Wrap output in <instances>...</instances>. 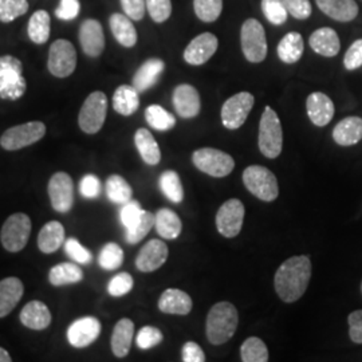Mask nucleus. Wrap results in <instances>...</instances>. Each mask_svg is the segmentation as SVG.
<instances>
[{"instance_id":"1","label":"nucleus","mask_w":362,"mask_h":362,"mask_svg":"<svg viewBox=\"0 0 362 362\" xmlns=\"http://www.w3.org/2000/svg\"><path fill=\"white\" fill-rule=\"evenodd\" d=\"M310 278L311 262L309 257L300 255L288 258L275 272V291L284 302L293 303L306 293Z\"/></svg>"},{"instance_id":"2","label":"nucleus","mask_w":362,"mask_h":362,"mask_svg":"<svg viewBox=\"0 0 362 362\" xmlns=\"http://www.w3.org/2000/svg\"><path fill=\"white\" fill-rule=\"evenodd\" d=\"M239 315L233 303L219 302L208 313L206 332L208 341L212 345H223L228 342L238 330Z\"/></svg>"},{"instance_id":"3","label":"nucleus","mask_w":362,"mask_h":362,"mask_svg":"<svg viewBox=\"0 0 362 362\" xmlns=\"http://www.w3.org/2000/svg\"><path fill=\"white\" fill-rule=\"evenodd\" d=\"M27 90L23 65L13 55L0 57V100H21Z\"/></svg>"},{"instance_id":"4","label":"nucleus","mask_w":362,"mask_h":362,"mask_svg":"<svg viewBox=\"0 0 362 362\" xmlns=\"http://www.w3.org/2000/svg\"><path fill=\"white\" fill-rule=\"evenodd\" d=\"M258 145L262 155L267 158H276L284 148V132L281 119L270 106H266L260 118Z\"/></svg>"},{"instance_id":"5","label":"nucleus","mask_w":362,"mask_h":362,"mask_svg":"<svg viewBox=\"0 0 362 362\" xmlns=\"http://www.w3.org/2000/svg\"><path fill=\"white\" fill-rule=\"evenodd\" d=\"M243 182L247 189L263 202H274L279 194L275 175L262 165H251L243 172Z\"/></svg>"},{"instance_id":"6","label":"nucleus","mask_w":362,"mask_h":362,"mask_svg":"<svg viewBox=\"0 0 362 362\" xmlns=\"http://www.w3.org/2000/svg\"><path fill=\"white\" fill-rule=\"evenodd\" d=\"M107 115V98L103 91H94L85 100L79 110L78 124L82 132L95 134L104 127Z\"/></svg>"},{"instance_id":"7","label":"nucleus","mask_w":362,"mask_h":362,"mask_svg":"<svg viewBox=\"0 0 362 362\" xmlns=\"http://www.w3.org/2000/svg\"><path fill=\"white\" fill-rule=\"evenodd\" d=\"M242 50L251 64L263 62L267 55V39L264 28L257 19H247L240 30Z\"/></svg>"},{"instance_id":"8","label":"nucleus","mask_w":362,"mask_h":362,"mask_svg":"<svg viewBox=\"0 0 362 362\" xmlns=\"http://www.w3.org/2000/svg\"><path fill=\"white\" fill-rule=\"evenodd\" d=\"M192 163L200 172L212 177H226L235 168V161L231 156L214 148L194 151Z\"/></svg>"},{"instance_id":"9","label":"nucleus","mask_w":362,"mask_h":362,"mask_svg":"<svg viewBox=\"0 0 362 362\" xmlns=\"http://www.w3.org/2000/svg\"><path fill=\"white\" fill-rule=\"evenodd\" d=\"M46 134V127L40 121H31L6 130L0 137V145L6 151H18L38 143Z\"/></svg>"},{"instance_id":"10","label":"nucleus","mask_w":362,"mask_h":362,"mask_svg":"<svg viewBox=\"0 0 362 362\" xmlns=\"http://www.w3.org/2000/svg\"><path fill=\"white\" fill-rule=\"evenodd\" d=\"M31 233V220L26 214H13L4 221L0 233L3 247L10 252H18L26 247Z\"/></svg>"},{"instance_id":"11","label":"nucleus","mask_w":362,"mask_h":362,"mask_svg":"<svg viewBox=\"0 0 362 362\" xmlns=\"http://www.w3.org/2000/svg\"><path fill=\"white\" fill-rule=\"evenodd\" d=\"M47 67L54 77L71 76L77 67V52L73 43L66 39L55 40L49 50Z\"/></svg>"},{"instance_id":"12","label":"nucleus","mask_w":362,"mask_h":362,"mask_svg":"<svg viewBox=\"0 0 362 362\" xmlns=\"http://www.w3.org/2000/svg\"><path fill=\"white\" fill-rule=\"evenodd\" d=\"M255 98L251 93L242 91L228 98L221 107V122L230 130L239 129L250 115Z\"/></svg>"},{"instance_id":"13","label":"nucleus","mask_w":362,"mask_h":362,"mask_svg":"<svg viewBox=\"0 0 362 362\" xmlns=\"http://www.w3.org/2000/svg\"><path fill=\"white\" fill-rule=\"evenodd\" d=\"M245 212H246L245 204L240 200L231 199V200L226 202L216 214L218 231L224 238L231 239V238L238 236L243 227Z\"/></svg>"},{"instance_id":"14","label":"nucleus","mask_w":362,"mask_h":362,"mask_svg":"<svg viewBox=\"0 0 362 362\" xmlns=\"http://www.w3.org/2000/svg\"><path fill=\"white\" fill-rule=\"evenodd\" d=\"M49 196L57 212L66 214L74 204V184L66 172H57L49 181Z\"/></svg>"},{"instance_id":"15","label":"nucleus","mask_w":362,"mask_h":362,"mask_svg":"<svg viewBox=\"0 0 362 362\" xmlns=\"http://www.w3.org/2000/svg\"><path fill=\"white\" fill-rule=\"evenodd\" d=\"M101 334V322L95 317L78 318L67 329V341L74 348H86Z\"/></svg>"},{"instance_id":"16","label":"nucleus","mask_w":362,"mask_h":362,"mask_svg":"<svg viewBox=\"0 0 362 362\" xmlns=\"http://www.w3.org/2000/svg\"><path fill=\"white\" fill-rule=\"evenodd\" d=\"M219 46L218 38L211 33H203L192 39L184 50V61L192 66L204 65L216 52Z\"/></svg>"},{"instance_id":"17","label":"nucleus","mask_w":362,"mask_h":362,"mask_svg":"<svg viewBox=\"0 0 362 362\" xmlns=\"http://www.w3.org/2000/svg\"><path fill=\"white\" fill-rule=\"evenodd\" d=\"M168 259V246L158 239L149 240L136 258V267L143 272L158 270Z\"/></svg>"},{"instance_id":"18","label":"nucleus","mask_w":362,"mask_h":362,"mask_svg":"<svg viewBox=\"0 0 362 362\" xmlns=\"http://www.w3.org/2000/svg\"><path fill=\"white\" fill-rule=\"evenodd\" d=\"M79 43L91 58L100 57L105 49L104 28L95 19H88L79 27Z\"/></svg>"},{"instance_id":"19","label":"nucleus","mask_w":362,"mask_h":362,"mask_svg":"<svg viewBox=\"0 0 362 362\" xmlns=\"http://www.w3.org/2000/svg\"><path fill=\"white\" fill-rule=\"evenodd\" d=\"M306 110L311 122L315 127H326L334 117V104L324 93H313L308 97Z\"/></svg>"},{"instance_id":"20","label":"nucleus","mask_w":362,"mask_h":362,"mask_svg":"<svg viewBox=\"0 0 362 362\" xmlns=\"http://www.w3.org/2000/svg\"><path fill=\"white\" fill-rule=\"evenodd\" d=\"M172 101L177 115L182 118H194L200 112V95L191 85H179L173 91Z\"/></svg>"},{"instance_id":"21","label":"nucleus","mask_w":362,"mask_h":362,"mask_svg":"<svg viewBox=\"0 0 362 362\" xmlns=\"http://www.w3.org/2000/svg\"><path fill=\"white\" fill-rule=\"evenodd\" d=\"M164 69H165V64L158 58H151L145 61L143 65L139 67V70L133 77L134 89L139 93H144L153 88L158 82L161 74L164 73Z\"/></svg>"},{"instance_id":"22","label":"nucleus","mask_w":362,"mask_h":362,"mask_svg":"<svg viewBox=\"0 0 362 362\" xmlns=\"http://www.w3.org/2000/svg\"><path fill=\"white\" fill-rule=\"evenodd\" d=\"M158 309L165 314L187 315L192 310V299L179 288H168L158 299Z\"/></svg>"},{"instance_id":"23","label":"nucleus","mask_w":362,"mask_h":362,"mask_svg":"<svg viewBox=\"0 0 362 362\" xmlns=\"http://www.w3.org/2000/svg\"><path fill=\"white\" fill-rule=\"evenodd\" d=\"M310 47L322 57H336L341 50V42L336 31L330 27H322L315 30L309 39Z\"/></svg>"},{"instance_id":"24","label":"nucleus","mask_w":362,"mask_h":362,"mask_svg":"<svg viewBox=\"0 0 362 362\" xmlns=\"http://www.w3.org/2000/svg\"><path fill=\"white\" fill-rule=\"evenodd\" d=\"M318 8L338 22H351L358 15L356 0H315Z\"/></svg>"},{"instance_id":"25","label":"nucleus","mask_w":362,"mask_h":362,"mask_svg":"<svg viewBox=\"0 0 362 362\" xmlns=\"http://www.w3.org/2000/svg\"><path fill=\"white\" fill-rule=\"evenodd\" d=\"M21 322L33 330H45L52 324V314L45 303L31 300L21 311Z\"/></svg>"},{"instance_id":"26","label":"nucleus","mask_w":362,"mask_h":362,"mask_svg":"<svg viewBox=\"0 0 362 362\" xmlns=\"http://www.w3.org/2000/svg\"><path fill=\"white\" fill-rule=\"evenodd\" d=\"M25 287L18 278H6L0 281V318L8 315L23 297Z\"/></svg>"},{"instance_id":"27","label":"nucleus","mask_w":362,"mask_h":362,"mask_svg":"<svg viewBox=\"0 0 362 362\" xmlns=\"http://www.w3.org/2000/svg\"><path fill=\"white\" fill-rule=\"evenodd\" d=\"M333 139L341 146H351L362 140V118L346 117L333 130Z\"/></svg>"},{"instance_id":"28","label":"nucleus","mask_w":362,"mask_h":362,"mask_svg":"<svg viewBox=\"0 0 362 362\" xmlns=\"http://www.w3.org/2000/svg\"><path fill=\"white\" fill-rule=\"evenodd\" d=\"M65 228L64 226L52 220L43 226L38 235L39 250L43 254H52L65 245Z\"/></svg>"},{"instance_id":"29","label":"nucleus","mask_w":362,"mask_h":362,"mask_svg":"<svg viewBox=\"0 0 362 362\" xmlns=\"http://www.w3.org/2000/svg\"><path fill=\"white\" fill-rule=\"evenodd\" d=\"M134 334V324L128 320L122 318L117 322L113 334H112V350L116 357H127L132 346V339Z\"/></svg>"},{"instance_id":"30","label":"nucleus","mask_w":362,"mask_h":362,"mask_svg":"<svg viewBox=\"0 0 362 362\" xmlns=\"http://www.w3.org/2000/svg\"><path fill=\"white\" fill-rule=\"evenodd\" d=\"M109 25L115 38L121 46L133 47L137 43V31L130 22L129 16L122 13H113L109 19Z\"/></svg>"},{"instance_id":"31","label":"nucleus","mask_w":362,"mask_h":362,"mask_svg":"<svg viewBox=\"0 0 362 362\" xmlns=\"http://www.w3.org/2000/svg\"><path fill=\"white\" fill-rule=\"evenodd\" d=\"M134 144L145 164L157 165L160 163L161 152L153 134L149 130L145 128L137 130L134 134Z\"/></svg>"},{"instance_id":"32","label":"nucleus","mask_w":362,"mask_h":362,"mask_svg":"<svg viewBox=\"0 0 362 362\" xmlns=\"http://www.w3.org/2000/svg\"><path fill=\"white\" fill-rule=\"evenodd\" d=\"M139 91L132 85H121L117 88L113 95V107L118 115L121 116H132L137 112L140 106V97Z\"/></svg>"},{"instance_id":"33","label":"nucleus","mask_w":362,"mask_h":362,"mask_svg":"<svg viewBox=\"0 0 362 362\" xmlns=\"http://www.w3.org/2000/svg\"><path fill=\"white\" fill-rule=\"evenodd\" d=\"M305 50V43L303 38L299 33H288L286 34L284 38L281 39L279 45H278V57L282 62H285L287 65H293L298 62Z\"/></svg>"},{"instance_id":"34","label":"nucleus","mask_w":362,"mask_h":362,"mask_svg":"<svg viewBox=\"0 0 362 362\" xmlns=\"http://www.w3.org/2000/svg\"><path fill=\"white\" fill-rule=\"evenodd\" d=\"M155 228L161 238L173 240L179 238L182 223L176 212L168 208H163L155 215Z\"/></svg>"},{"instance_id":"35","label":"nucleus","mask_w":362,"mask_h":362,"mask_svg":"<svg viewBox=\"0 0 362 362\" xmlns=\"http://www.w3.org/2000/svg\"><path fill=\"white\" fill-rule=\"evenodd\" d=\"M50 13L46 10H38L31 15L28 21V38L37 45H43L50 38Z\"/></svg>"},{"instance_id":"36","label":"nucleus","mask_w":362,"mask_h":362,"mask_svg":"<svg viewBox=\"0 0 362 362\" xmlns=\"http://www.w3.org/2000/svg\"><path fill=\"white\" fill-rule=\"evenodd\" d=\"M83 279V272L78 267L76 263H59L54 266L50 274L49 281L52 286H65L78 284Z\"/></svg>"},{"instance_id":"37","label":"nucleus","mask_w":362,"mask_h":362,"mask_svg":"<svg viewBox=\"0 0 362 362\" xmlns=\"http://www.w3.org/2000/svg\"><path fill=\"white\" fill-rule=\"evenodd\" d=\"M145 119L152 129L168 132L176 125V118L160 105H151L145 110Z\"/></svg>"},{"instance_id":"38","label":"nucleus","mask_w":362,"mask_h":362,"mask_svg":"<svg viewBox=\"0 0 362 362\" xmlns=\"http://www.w3.org/2000/svg\"><path fill=\"white\" fill-rule=\"evenodd\" d=\"M106 194L110 202L122 206L132 200L133 189L124 177L119 175H112L106 180Z\"/></svg>"},{"instance_id":"39","label":"nucleus","mask_w":362,"mask_h":362,"mask_svg":"<svg viewBox=\"0 0 362 362\" xmlns=\"http://www.w3.org/2000/svg\"><path fill=\"white\" fill-rule=\"evenodd\" d=\"M158 185L161 192L175 204H180L184 199V189L180 177L175 170H167L160 176Z\"/></svg>"},{"instance_id":"40","label":"nucleus","mask_w":362,"mask_h":362,"mask_svg":"<svg viewBox=\"0 0 362 362\" xmlns=\"http://www.w3.org/2000/svg\"><path fill=\"white\" fill-rule=\"evenodd\" d=\"M240 357L243 362H267L269 350L258 337H250L242 344Z\"/></svg>"},{"instance_id":"41","label":"nucleus","mask_w":362,"mask_h":362,"mask_svg":"<svg viewBox=\"0 0 362 362\" xmlns=\"http://www.w3.org/2000/svg\"><path fill=\"white\" fill-rule=\"evenodd\" d=\"M124 251L117 243H107L100 252L98 264L106 272H113L122 266Z\"/></svg>"},{"instance_id":"42","label":"nucleus","mask_w":362,"mask_h":362,"mask_svg":"<svg viewBox=\"0 0 362 362\" xmlns=\"http://www.w3.org/2000/svg\"><path fill=\"white\" fill-rule=\"evenodd\" d=\"M155 227V215L148 211H144L139 221L127 230V242L129 245H137L143 240L149 231Z\"/></svg>"},{"instance_id":"43","label":"nucleus","mask_w":362,"mask_h":362,"mask_svg":"<svg viewBox=\"0 0 362 362\" xmlns=\"http://www.w3.org/2000/svg\"><path fill=\"white\" fill-rule=\"evenodd\" d=\"M262 11L266 19L275 26L284 25L288 16L284 0H262Z\"/></svg>"},{"instance_id":"44","label":"nucleus","mask_w":362,"mask_h":362,"mask_svg":"<svg viewBox=\"0 0 362 362\" xmlns=\"http://www.w3.org/2000/svg\"><path fill=\"white\" fill-rule=\"evenodd\" d=\"M194 13L203 22H215L223 10V0H194Z\"/></svg>"},{"instance_id":"45","label":"nucleus","mask_w":362,"mask_h":362,"mask_svg":"<svg viewBox=\"0 0 362 362\" xmlns=\"http://www.w3.org/2000/svg\"><path fill=\"white\" fill-rule=\"evenodd\" d=\"M28 10L27 0H0V22L10 23L25 15Z\"/></svg>"},{"instance_id":"46","label":"nucleus","mask_w":362,"mask_h":362,"mask_svg":"<svg viewBox=\"0 0 362 362\" xmlns=\"http://www.w3.org/2000/svg\"><path fill=\"white\" fill-rule=\"evenodd\" d=\"M66 255L79 264H89L93 260V255L86 247L82 246L76 238H70L65 240Z\"/></svg>"},{"instance_id":"47","label":"nucleus","mask_w":362,"mask_h":362,"mask_svg":"<svg viewBox=\"0 0 362 362\" xmlns=\"http://www.w3.org/2000/svg\"><path fill=\"white\" fill-rule=\"evenodd\" d=\"M163 333L153 326H144L139 332L136 342L140 349L146 350L155 348L158 344L163 342Z\"/></svg>"},{"instance_id":"48","label":"nucleus","mask_w":362,"mask_h":362,"mask_svg":"<svg viewBox=\"0 0 362 362\" xmlns=\"http://www.w3.org/2000/svg\"><path fill=\"white\" fill-rule=\"evenodd\" d=\"M133 278L128 272H121L116 275L115 278H112V281L107 285V293L112 297H124L130 290L133 288Z\"/></svg>"},{"instance_id":"49","label":"nucleus","mask_w":362,"mask_h":362,"mask_svg":"<svg viewBox=\"0 0 362 362\" xmlns=\"http://www.w3.org/2000/svg\"><path fill=\"white\" fill-rule=\"evenodd\" d=\"M146 10L156 23H163L172 13L170 0H145Z\"/></svg>"},{"instance_id":"50","label":"nucleus","mask_w":362,"mask_h":362,"mask_svg":"<svg viewBox=\"0 0 362 362\" xmlns=\"http://www.w3.org/2000/svg\"><path fill=\"white\" fill-rule=\"evenodd\" d=\"M144 209L140 206V203L136 200H130L128 203L122 204V208L119 211V220H121L122 226L125 227V230L133 227L141 218Z\"/></svg>"},{"instance_id":"51","label":"nucleus","mask_w":362,"mask_h":362,"mask_svg":"<svg viewBox=\"0 0 362 362\" xmlns=\"http://www.w3.org/2000/svg\"><path fill=\"white\" fill-rule=\"evenodd\" d=\"M79 192L86 199H95L101 194V181L94 175H86L79 182Z\"/></svg>"},{"instance_id":"52","label":"nucleus","mask_w":362,"mask_h":362,"mask_svg":"<svg viewBox=\"0 0 362 362\" xmlns=\"http://www.w3.org/2000/svg\"><path fill=\"white\" fill-rule=\"evenodd\" d=\"M286 8L296 19H308L311 15L310 0H284Z\"/></svg>"},{"instance_id":"53","label":"nucleus","mask_w":362,"mask_h":362,"mask_svg":"<svg viewBox=\"0 0 362 362\" xmlns=\"http://www.w3.org/2000/svg\"><path fill=\"white\" fill-rule=\"evenodd\" d=\"M79 10V0H61L58 8L55 10V16L61 21H73L77 18Z\"/></svg>"},{"instance_id":"54","label":"nucleus","mask_w":362,"mask_h":362,"mask_svg":"<svg viewBox=\"0 0 362 362\" xmlns=\"http://www.w3.org/2000/svg\"><path fill=\"white\" fill-rule=\"evenodd\" d=\"M344 65L346 70H356L362 66V39L356 40L345 54Z\"/></svg>"},{"instance_id":"55","label":"nucleus","mask_w":362,"mask_h":362,"mask_svg":"<svg viewBox=\"0 0 362 362\" xmlns=\"http://www.w3.org/2000/svg\"><path fill=\"white\" fill-rule=\"evenodd\" d=\"M121 6L132 21H141L146 10L145 0H121Z\"/></svg>"},{"instance_id":"56","label":"nucleus","mask_w":362,"mask_h":362,"mask_svg":"<svg viewBox=\"0 0 362 362\" xmlns=\"http://www.w3.org/2000/svg\"><path fill=\"white\" fill-rule=\"evenodd\" d=\"M349 336L354 344H362V310H356L350 313Z\"/></svg>"},{"instance_id":"57","label":"nucleus","mask_w":362,"mask_h":362,"mask_svg":"<svg viewBox=\"0 0 362 362\" xmlns=\"http://www.w3.org/2000/svg\"><path fill=\"white\" fill-rule=\"evenodd\" d=\"M182 361L184 362H204L206 354L203 349L196 342H187L182 346Z\"/></svg>"},{"instance_id":"58","label":"nucleus","mask_w":362,"mask_h":362,"mask_svg":"<svg viewBox=\"0 0 362 362\" xmlns=\"http://www.w3.org/2000/svg\"><path fill=\"white\" fill-rule=\"evenodd\" d=\"M0 362H11V357L10 353L7 350L0 348Z\"/></svg>"},{"instance_id":"59","label":"nucleus","mask_w":362,"mask_h":362,"mask_svg":"<svg viewBox=\"0 0 362 362\" xmlns=\"http://www.w3.org/2000/svg\"><path fill=\"white\" fill-rule=\"evenodd\" d=\"M361 293H362V284H361Z\"/></svg>"}]
</instances>
